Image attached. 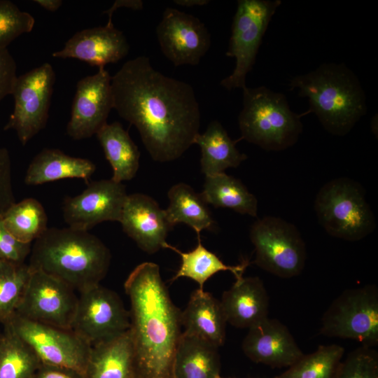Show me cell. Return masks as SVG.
<instances>
[{"mask_svg": "<svg viewBox=\"0 0 378 378\" xmlns=\"http://www.w3.org/2000/svg\"><path fill=\"white\" fill-rule=\"evenodd\" d=\"M131 304L130 328L136 378H174L182 335L181 312L172 302L159 266H136L125 282Z\"/></svg>", "mask_w": 378, "mask_h": 378, "instance_id": "cell-2", "label": "cell"}, {"mask_svg": "<svg viewBox=\"0 0 378 378\" xmlns=\"http://www.w3.org/2000/svg\"><path fill=\"white\" fill-rule=\"evenodd\" d=\"M34 24L30 13L9 0H0V48H7L20 35L31 32Z\"/></svg>", "mask_w": 378, "mask_h": 378, "instance_id": "cell-34", "label": "cell"}, {"mask_svg": "<svg viewBox=\"0 0 378 378\" xmlns=\"http://www.w3.org/2000/svg\"><path fill=\"white\" fill-rule=\"evenodd\" d=\"M2 219L8 230L22 242L31 244L48 228V216L43 205L34 198L14 203Z\"/></svg>", "mask_w": 378, "mask_h": 378, "instance_id": "cell-31", "label": "cell"}, {"mask_svg": "<svg viewBox=\"0 0 378 378\" xmlns=\"http://www.w3.org/2000/svg\"><path fill=\"white\" fill-rule=\"evenodd\" d=\"M227 320L220 301L203 289L192 292L181 312L183 332L219 347L225 340Z\"/></svg>", "mask_w": 378, "mask_h": 378, "instance_id": "cell-22", "label": "cell"}, {"mask_svg": "<svg viewBox=\"0 0 378 378\" xmlns=\"http://www.w3.org/2000/svg\"><path fill=\"white\" fill-rule=\"evenodd\" d=\"M216 378H224V377H222L219 374V375H218V376L216 377Z\"/></svg>", "mask_w": 378, "mask_h": 378, "instance_id": "cell-43", "label": "cell"}, {"mask_svg": "<svg viewBox=\"0 0 378 378\" xmlns=\"http://www.w3.org/2000/svg\"><path fill=\"white\" fill-rule=\"evenodd\" d=\"M242 90L238 116L241 139L268 151L293 146L302 132V115L290 109L285 94L264 85Z\"/></svg>", "mask_w": 378, "mask_h": 378, "instance_id": "cell-5", "label": "cell"}, {"mask_svg": "<svg viewBox=\"0 0 378 378\" xmlns=\"http://www.w3.org/2000/svg\"><path fill=\"white\" fill-rule=\"evenodd\" d=\"M169 204L165 210L167 218L174 227L185 223L200 236L203 230H212L216 224L208 208V204L201 193L196 192L191 186L179 183L170 188L167 192Z\"/></svg>", "mask_w": 378, "mask_h": 378, "instance_id": "cell-27", "label": "cell"}, {"mask_svg": "<svg viewBox=\"0 0 378 378\" xmlns=\"http://www.w3.org/2000/svg\"><path fill=\"white\" fill-rule=\"evenodd\" d=\"M113 108L134 125L151 158H179L200 133L201 114L192 87L155 69L139 56L112 76Z\"/></svg>", "mask_w": 378, "mask_h": 378, "instance_id": "cell-1", "label": "cell"}, {"mask_svg": "<svg viewBox=\"0 0 378 378\" xmlns=\"http://www.w3.org/2000/svg\"><path fill=\"white\" fill-rule=\"evenodd\" d=\"M33 378H86L72 369L41 363Z\"/></svg>", "mask_w": 378, "mask_h": 378, "instance_id": "cell-39", "label": "cell"}, {"mask_svg": "<svg viewBox=\"0 0 378 378\" xmlns=\"http://www.w3.org/2000/svg\"><path fill=\"white\" fill-rule=\"evenodd\" d=\"M55 83L49 63L17 77L11 93L14 108L4 130H14L23 146L46 127Z\"/></svg>", "mask_w": 378, "mask_h": 378, "instance_id": "cell-10", "label": "cell"}, {"mask_svg": "<svg viewBox=\"0 0 378 378\" xmlns=\"http://www.w3.org/2000/svg\"><path fill=\"white\" fill-rule=\"evenodd\" d=\"M320 333L354 340L370 347L377 344V288L367 285L342 292L323 314Z\"/></svg>", "mask_w": 378, "mask_h": 378, "instance_id": "cell-9", "label": "cell"}, {"mask_svg": "<svg viewBox=\"0 0 378 378\" xmlns=\"http://www.w3.org/2000/svg\"><path fill=\"white\" fill-rule=\"evenodd\" d=\"M314 210L324 230L339 239L358 241L376 227L364 189L349 178L340 177L326 183L316 197Z\"/></svg>", "mask_w": 378, "mask_h": 378, "instance_id": "cell-6", "label": "cell"}, {"mask_svg": "<svg viewBox=\"0 0 378 378\" xmlns=\"http://www.w3.org/2000/svg\"><path fill=\"white\" fill-rule=\"evenodd\" d=\"M30 272L29 265L0 260V324L15 314Z\"/></svg>", "mask_w": 378, "mask_h": 378, "instance_id": "cell-33", "label": "cell"}, {"mask_svg": "<svg viewBox=\"0 0 378 378\" xmlns=\"http://www.w3.org/2000/svg\"><path fill=\"white\" fill-rule=\"evenodd\" d=\"M15 202L9 152L6 148H0V217Z\"/></svg>", "mask_w": 378, "mask_h": 378, "instance_id": "cell-37", "label": "cell"}, {"mask_svg": "<svg viewBox=\"0 0 378 378\" xmlns=\"http://www.w3.org/2000/svg\"><path fill=\"white\" fill-rule=\"evenodd\" d=\"M126 7L133 10H141L143 9V1L141 0H118L115 1L113 6L108 10L104 11V13L108 15V20L112 21V15L114 11L120 8Z\"/></svg>", "mask_w": 378, "mask_h": 378, "instance_id": "cell-40", "label": "cell"}, {"mask_svg": "<svg viewBox=\"0 0 378 378\" xmlns=\"http://www.w3.org/2000/svg\"><path fill=\"white\" fill-rule=\"evenodd\" d=\"M120 223L127 235L149 254L163 248L174 227L165 210L153 198L142 193L127 195Z\"/></svg>", "mask_w": 378, "mask_h": 378, "instance_id": "cell-17", "label": "cell"}, {"mask_svg": "<svg viewBox=\"0 0 378 378\" xmlns=\"http://www.w3.org/2000/svg\"><path fill=\"white\" fill-rule=\"evenodd\" d=\"M215 208H229L241 214L257 217L258 200L242 182L225 172L205 177L201 193Z\"/></svg>", "mask_w": 378, "mask_h": 378, "instance_id": "cell-28", "label": "cell"}, {"mask_svg": "<svg viewBox=\"0 0 378 378\" xmlns=\"http://www.w3.org/2000/svg\"><path fill=\"white\" fill-rule=\"evenodd\" d=\"M156 35L162 53L176 66L198 64L211 46L210 34L199 18L172 8L164 10Z\"/></svg>", "mask_w": 378, "mask_h": 378, "instance_id": "cell-15", "label": "cell"}, {"mask_svg": "<svg viewBox=\"0 0 378 378\" xmlns=\"http://www.w3.org/2000/svg\"><path fill=\"white\" fill-rule=\"evenodd\" d=\"M129 50L125 36L114 27L112 21H108L104 26L77 31L52 56L74 58L100 68L118 62L128 54Z\"/></svg>", "mask_w": 378, "mask_h": 378, "instance_id": "cell-18", "label": "cell"}, {"mask_svg": "<svg viewBox=\"0 0 378 378\" xmlns=\"http://www.w3.org/2000/svg\"><path fill=\"white\" fill-rule=\"evenodd\" d=\"M111 78L104 67H100L95 74L77 83L66 126V132L73 139L90 138L107 123L113 108Z\"/></svg>", "mask_w": 378, "mask_h": 378, "instance_id": "cell-16", "label": "cell"}, {"mask_svg": "<svg viewBox=\"0 0 378 378\" xmlns=\"http://www.w3.org/2000/svg\"><path fill=\"white\" fill-rule=\"evenodd\" d=\"M194 144H197L202 157L200 166L205 176L223 173L227 168H236L248 158L236 147L227 131L218 120H212L203 134L199 133Z\"/></svg>", "mask_w": 378, "mask_h": 378, "instance_id": "cell-24", "label": "cell"}, {"mask_svg": "<svg viewBox=\"0 0 378 378\" xmlns=\"http://www.w3.org/2000/svg\"><path fill=\"white\" fill-rule=\"evenodd\" d=\"M281 4V0L237 1L225 52L226 56L235 58V67L220 81L226 90L246 87V76L253 69L263 36Z\"/></svg>", "mask_w": 378, "mask_h": 378, "instance_id": "cell-7", "label": "cell"}, {"mask_svg": "<svg viewBox=\"0 0 378 378\" xmlns=\"http://www.w3.org/2000/svg\"><path fill=\"white\" fill-rule=\"evenodd\" d=\"M36 354L41 363L85 375L91 345L70 329L32 321L14 314L6 323Z\"/></svg>", "mask_w": 378, "mask_h": 378, "instance_id": "cell-11", "label": "cell"}, {"mask_svg": "<svg viewBox=\"0 0 378 378\" xmlns=\"http://www.w3.org/2000/svg\"><path fill=\"white\" fill-rule=\"evenodd\" d=\"M255 247L253 263L281 278H290L304 267L307 252L298 228L282 218L266 216L256 220L250 230Z\"/></svg>", "mask_w": 378, "mask_h": 378, "instance_id": "cell-8", "label": "cell"}, {"mask_svg": "<svg viewBox=\"0 0 378 378\" xmlns=\"http://www.w3.org/2000/svg\"><path fill=\"white\" fill-rule=\"evenodd\" d=\"M0 334H1V331H0Z\"/></svg>", "mask_w": 378, "mask_h": 378, "instance_id": "cell-44", "label": "cell"}, {"mask_svg": "<svg viewBox=\"0 0 378 378\" xmlns=\"http://www.w3.org/2000/svg\"><path fill=\"white\" fill-rule=\"evenodd\" d=\"M33 1L50 12L57 10L63 2L62 0H34Z\"/></svg>", "mask_w": 378, "mask_h": 378, "instance_id": "cell-41", "label": "cell"}, {"mask_svg": "<svg viewBox=\"0 0 378 378\" xmlns=\"http://www.w3.org/2000/svg\"><path fill=\"white\" fill-rule=\"evenodd\" d=\"M220 370L218 347L183 332L174 363V378H216Z\"/></svg>", "mask_w": 378, "mask_h": 378, "instance_id": "cell-25", "label": "cell"}, {"mask_svg": "<svg viewBox=\"0 0 378 378\" xmlns=\"http://www.w3.org/2000/svg\"><path fill=\"white\" fill-rule=\"evenodd\" d=\"M242 350L252 361L272 368L289 367L304 354L288 328L269 317L248 328Z\"/></svg>", "mask_w": 378, "mask_h": 378, "instance_id": "cell-19", "label": "cell"}, {"mask_svg": "<svg viewBox=\"0 0 378 378\" xmlns=\"http://www.w3.org/2000/svg\"><path fill=\"white\" fill-rule=\"evenodd\" d=\"M127 195L125 185L112 178L92 181L79 195L64 199V220L69 227L83 231L102 222H120Z\"/></svg>", "mask_w": 378, "mask_h": 378, "instance_id": "cell-14", "label": "cell"}, {"mask_svg": "<svg viewBox=\"0 0 378 378\" xmlns=\"http://www.w3.org/2000/svg\"><path fill=\"white\" fill-rule=\"evenodd\" d=\"M31 249V244L22 242L15 238L0 217V260L15 264L24 263Z\"/></svg>", "mask_w": 378, "mask_h": 378, "instance_id": "cell-36", "label": "cell"}, {"mask_svg": "<svg viewBox=\"0 0 378 378\" xmlns=\"http://www.w3.org/2000/svg\"><path fill=\"white\" fill-rule=\"evenodd\" d=\"M3 326L0 334V378H33L41 360L7 323Z\"/></svg>", "mask_w": 378, "mask_h": 378, "instance_id": "cell-30", "label": "cell"}, {"mask_svg": "<svg viewBox=\"0 0 378 378\" xmlns=\"http://www.w3.org/2000/svg\"><path fill=\"white\" fill-rule=\"evenodd\" d=\"M96 136L112 167L111 178L120 183L132 179L139 167L140 152L122 125L106 123Z\"/></svg>", "mask_w": 378, "mask_h": 378, "instance_id": "cell-26", "label": "cell"}, {"mask_svg": "<svg viewBox=\"0 0 378 378\" xmlns=\"http://www.w3.org/2000/svg\"><path fill=\"white\" fill-rule=\"evenodd\" d=\"M337 378H378V354L370 346L351 351L342 361Z\"/></svg>", "mask_w": 378, "mask_h": 378, "instance_id": "cell-35", "label": "cell"}, {"mask_svg": "<svg viewBox=\"0 0 378 378\" xmlns=\"http://www.w3.org/2000/svg\"><path fill=\"white\" fill-rule=\"evenodd\" d=\"M86 378H136L134 344L130 329L91 346Z\"/></svg>", "mask_w": 378, "mask_h": 378, "instance_id": "cell-21", "label": "cell"}, {"mask_svg": "<svg viewBox=\"0 0 378 378\" xmlns=\"http://www.w3.org/2000/svg\"><path fill=\"white\" fill-rule=\"evenodd\" d=\"M291 90L307 98L309 109L329 133L348 134L367 113L365 92L358 76L343 63H324L292 78Z\"/></svg>", "mask_w": 378, "mask_h": 378, "instance_id": "cell-4", "label": "cell"}, {"mask_svg": "<svg viewBox=\"0 0 378 378\" xmlns=\"http://www.w3.org/2000/svg\"><path fill=\"white\" fill-rule=\"evenodd\" d=\"M344 349L338 344L321 345L303 354L274 378H337Z\"/></svg>", "mask_w": 378, "mask_h": 378, "instance_id": "cell-32", "label": "cell"}, {"mask_svg": "<svg viewBox=\"0 0 378 378\" xmlns=\"http://www.w3.org/2000/svg\"><path fill=\"white\" fill-rule=\"evenodd\" d=\"M197 246L186 253L181 251L167 242L164 244L163 248L175 251L181 258L180 268L171 279L172 281L180 277H188L196 281L200 286V289H203L204 283L220 271L231 272L236 279L242 276L245 269L250 264L248 260H244L237 265H225L215 253L203 246L200 236H197Z\"/></svg>", "mask_w": 378, "mask_h": 378, "instance_id": "cell-29", "label": "cell"}, {"mask_svg": "<svg viewBox=\"0 0 378 378\" xmlns=\"http://www.w3.org/2000/svg\"><path fill=\"white\" fill-rule=\"evenodd\" d=\"M30 270L15 314L32 321L71 330L78 302L74 289L41 270Z\"/></svg>", "mask_w": 378, "mask_h": 378, "instance_id": "cell-12", "label": "cell"}, {"mask_svg": "<svg viewBox=\"0 0 378 378\" xmlns=\"http://www.w3.org/2000/svg\"><path fill=\"white\" fill-rule=\"evenodd\" d=\"M106 246L88 231L48 227L34 241L29 266L79 292L99 284L111 263Z\"/></svg>", "mask_w": 378, "mask_h": 378, "instance_id": "cell-3", "label": "cell"}, {"mask_svg": "<svg viewBox=\"0 0 378 378\" xmlns=\"http://www.w3.org/2000/svg\"><path fill=\"white\" fill-rule=\"evenodd\" d=\"M15 59L7 48H0V102L12 90L18 77Z\"/></svg>", "mask_w": 378, "mask_h": 378, "instance_id": "cell-38", "label": "cell"}, {"mask_svg": "<svg viewBox=\"0 0 378 378\" xmlns=\"http://www.w3.org/2000/svg\"><path fill=\"white\" fill-rule=\"evenodd\" d=\"M130 328V313L115 292L100 284L80 292L71 330L91 346Z\"/></svg>", "mask_w": 378, "mask_h": 378, "instance_id": "cell-13", "label": "cell"}, {"mask_svg": "<svg viewBox=\"0 0 378 378\" xmlns=\"http://www.w3.org/2000/svg\"><path fill=\"white\" fill-rule=\"evenodd\" d=\"M220 304L227 322L237 328H249L268 317L269 297L257 276L237 279Z\"/></svg>", "mask_w": 378, "mask_h": 378, "instance_id": "cell-20", "label": "cell"}, {"mask_svg": "<svg viewBox=\"0 0 378 378\" xmlns=\"http://www.w3.org/2000/svg\"><path fill=\"white\" fill-rule=\"evenodd\" d=\"M96 169L91 160L68 155L59 149L44 148L34 156L24 176V183L36 186L63 179L88 181Z\"/></svg>", "mask_w": 378, "mask_h": 378, "instance_id": "cell-23", "label": "cell"}, {"mask_svg": "<svg viewBox=\"0 0 378 378\" xmlns=\"http://www.w3.org/2000/svg\"><path fill=\"white\" fill-rule=\"evenodd\" d=\"M174 2L181 6L192 7L195 6H204L209 3L208 0H175Z\"/></svg>", "mask_w": 378, "mask_h": 378, "instance_id": "cell-42", "label": "cell"}]
</instances>
